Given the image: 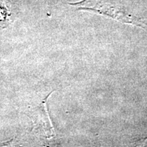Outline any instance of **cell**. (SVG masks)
Wrapping results in <instances>:
<instances>
[{"mask_svg": "<svg viewBox=\"0 0 147 147\" xmlns=\"http://www.w3.org/2000/svg\"><path fill=\"white\" fill-rule=\"evenodd\" d=\"M15 8L12 0H0V29H4L12 21Z\"/></svg>", "mask_w": 147, "mask_h": 147, "instance_id": "obj_2", "label": "cell"}, {"mask_svg": "<svg viewBox=\"0 0 147 147\" xmlns=\"http://www.w3.org/2000/svg\"><path fill=\"white\" fill-rule=\"evenodd\" d=\"M78 6V9L82 10H93L99 12L100 14H104L106 16L115 18V19L123 23L134 24L138 26L142 27V28H147V23L141 21L133 15H130L126 12H125L121 9H118L115 7L112 6L110 5L106 4V3H101L100 2H95V3H91L90 5H76Z\"/></svg>", "mask_w": 147, "mask_h": 147, "instance_id": "obj_1", "label": "cell"}]
</instances>
